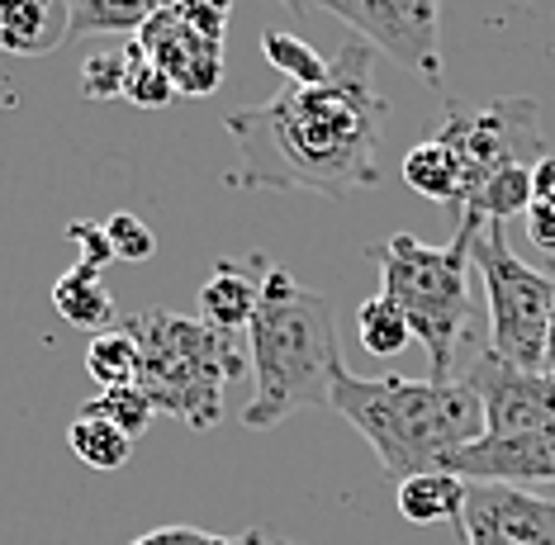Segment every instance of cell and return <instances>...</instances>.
<instances>
[{"label": "cell", "instance_id": "cell-1", "mask_svg": "<svg viewBox=\"0 0 555 545\" xmlns=\"http://www.w3.org/2000/svg\"><path fill=\"white\" fill-rule=\"evenodd\" d=\"M380 119L375 48L351 34L323 86H285L267 105L223 114V129L237 143L229 185L351 199L380 185Z\"/></svg>", "mask_w": 555, "mask_h": 545}, {"label": "cell", "instance_id": "cell-2", "mask_svg": "<svg viewBox=\"0 0 555 545\" xmlns=\"http://www.w3.org/2000/svg\"><path fill=\"white\" fill-rule=\"evenodd\" d=\"M251 399L243 408L247 427H275L289 413L333 408V375L343 371L333 299L295 285L281 265L261 271V303L247 327Z\"/></svg>", "mask_w": 555, "mask_h": 545}, {"label": "cell", "instance_id": "cell-3", "mask_svg": "<svg viewBox=\"0 0 555 545\" xmlns=\"http://www.w3.org/2000/svg\"><path fill=\"white\" fill-rule=\"evenodd\" d=\"M333 408L371 441L395 484L447 470L461 446L485 437V408L465 379H365L343 365L333 375Z\"/></svg>", "mask_w": 555, "mask_h": 545}, {"label": "cell", "instance_id": "cell-4", "mask_svg": "<svg viewBox=\"0 0 555 545\" xmlns=\"http://www.w3.org/2000/svg\"><path fill=\"white\" fill-rule=\"evenodd\" d=\"M485 219L475 209L456 213V237L447 247H427L413 233H395L375 247L380 295L395 299L413 327V341L427 347V379H461V356L475 341V237Z\"/></svg>", "mask_w": 555, "mask_h": 545}, {"label": "cell", "instance_id": "cell-5", "mask_svg": "<svg viewBox=\"0 0 555 545\" xmlns=\"http://www.w3.org/2000/svg\"><path fill=\"white\" fill-rule=\"evenodd\" d=\"M124 333L138 341V389L153 399L157 413L181 417L195 432L219 423L229 385L251 371L237 333H219L205 319L143 309L124 319Z\"/></svg>", "mask_w": 555, "mask_h": 545}, {"label": "cell", "instance_id": "cell-6", "mask_svg": "<svg viewBox=\"0 0 555 545\" xmlns=\"http://www.w3.org/2000/svg\"><path fill=\"white\" fill-rule=\"evenodd\" d=\"M475 275L489 299V351L517 371H546V337L555 313V281L508 247L503 223L475 237Z\"/></svg>", "mask_w": 555, "mask_h": 545}, {"label": "cell", "instance_id": "cell-7", "mask_svg": "<svg viewBox=\"0 0 555 545\" xmlns=\"http://www.w3.org/2000/svg\"><path fill=\"white\" fill-rule=\"evenodd\" d=\"M447 105V124L437 129V138L461 157L465 185L470 199L479 195V185L494 181L508 167H537L546 157V133H541V109L527 95H503L489 100L485 109H461L456 100H441Z\"/></svg>", "mask_w": 555, "mask_h": 545}, {"label": "cell", "instance_id": "cell-8", "mask_svg": "<svg viewBox=\"0 0 555 545\" xmlns=\"http://www.w3.org/2000/svg\"><path fill=\"white\" fill-rule=\"evenodd\" d=\"M295 10H327L357 38L380 48L399 67L418 72L427 91L447 100L441 72V0H289Z\"/></svg>", "mask_w": 555, "mask_h": 545}, {"label": "cell", "instance_id": "cell-9", "mask_svg": "<svg viewBox=\"0 0 555 545\" xmlns=\"http://www.w3.org/2000/svg\"><path fill=\"white\" fill-rule=\"evenodd\" d=\"M461 379L479 394L485 437L555 432V379L546 371H517L485 347Z\"/></svg>", "mask_w": 555, "mask_h": 545}, {"label": "cell", "instance_id": "cell-10", "mask_svg": "<svg viewBox=\"0 0 555 545\" xmlns=\"http://www.w3.org/2000/svg\"><path fill=\"white\" fill-rule=\"evenodd\" d=\"M461 531L465 545H555V498L517 484H470Z\"/></svg>", "mask_w": 555, "mask_h": 545}, {"label": "cell", "instance_id": "cell-11", "mask_svg": "<svg viewBox=\"0 0 555 545\" xmlns=\"http://www.w3.org/2000/svg\"><path fill=\"white\" fill-rule=\"evenodd\" d=\"M133 43L147 62H157V67L171 76L176 95L199 100L223 81V43H214V38L191 29L176 10H157V15L138 29Z\"/></svg>", "mask_w": 555, "mask_h": 545}, {"label": "cell", "instance_id": "cell-12", "mask_svg": "<svg viewBox=\"0 0 555 545\" xmlns=\"http://www.w3.org/2000/svg\"><path fill=\"white\" fill-rule=\"evenodd\" d=\"M465 484H555V432L479 437L447 460Z\"/></svg>", "mask_w": 555, "mask_h": 545}, {"label": "cell", "instance_id": "cell-13", "mask_svg": "<svg viewBox=\"0 0 555 545\" xmlns=\"http://www.w3.org/2000/svg\"><path fill=\"white\" fill-rule=\"evenodd\" d=\"M72 38L67 0H0V53L48 57Z\"/></svg>", "mask_w": 555, "mask_h": 545}, {"label": "cell", "instance_id": "cell-14", "mask_svg": "<svg viewBox=\"0 0 555 545\" xmlns=\"http://www.w3.org/2000/svg\"><path fill=\"white\" fill-rule=\"evenodd\" d=\"M261 271H267V257H251V265L243 261H219L209 271V281L199 285V319L219 333H237V327H251L261 303Z\"/></svg>", "mask_w": 555, "mask_h": 545}, {"label": "cell", "instance_id": "cell-15", "mask_svg": "<svg viewBox=\"0 0 555 545\" xmlns=\"http://www.w3.org/2000/svg\"><path fill=\"white\" fill-rule=\"evenodd\" d=\"M403 185L418 190L433 205H451V209L470 205V185H465L461 157L441 143V138H423L418 147H409V157H403Z\"/></svg>", "mask_w": 555, "mask_h": 545}, {"label": "cell", "instance_id": "cell-16", "mask_svg": "<svg viewBox=\"0 0 555 545\" xmlns=\"http://www.w3.org/2000/svg\"><path fill=\"white\" fill-rule=\"evenodd\" d=\"M53 309L62 313V323L81 327V333H109V323H119V309L109 299V289L100 285V271L91 265H72L53 281Z\"/></svg>", "mask_w": 555, "mask_h": 545}, {"label": "cell", "instance_id": "cell-17", "mask_svg": "<svg viewBox=\"0 0 555 545\" xmlns=\"http://www.w3.org/2000/svg\"><path fill=\"white\" fill-rule=\"evenodd\" d=\"M465 479L451 475V470H433V475H413L403 479L395 503L403 512V522H418V527H433V522H461V508H465Z\"/></svg>", "mask_w": 555, "mask_h": 545}, {"label": "cell", "instance_id": "cell-18", "mask_svg": "<svg viewBox=\"0 0 555 545\" xmlns=\"http://www.w3.org/2000/svg\"><path fill=\"white\" fill-rule=\"evenodd\" d=\"M67 446L72 455L86 465V470H100V475H115L124 465L133 460V437H124L115 423H105V417L95 413H77L67 427Z\"/></svg>", "mask_w": 555, "mask_h": 545}, {"label": "cell", "instance_id": "cell-19", "mask_svg": "<svg viewBox=\"0 0 555 545\" xmlns=\"http://www.w3.org/2000/svg\"><path fill=\"white\" fill-rule=\"evenodd\" d=\"M157 0H77L72 5V38L81 34H133L157 15Z\"/></svg>", "mask_w": 555, "mask_h": 545}, {"label": "cell", "instance_id": "cell-20", "mask_svg": "<svg viewBox=\"0 0 555 545\" xmlns=\"http://www.w3.org/2000/svg\"><path fill=\"white\" fill-rule=\"evenodd\" d=\"M261 57H267L289 86H323L327 72H333V62L319 57V48L305 43V38H295V34H285V29L261 34Z\"/></svg>", "mask_w": 555, "mask_h": 545}, {"label": "cell", "instance_id": "cell-21", "mask_svg": "<svg viewBox=\"0 0 555 545\" xmlns=\"http://www.w3.org/2000/svg\"><path fill=\"white\" fill-rule=\"evenodd\" d=\"M357 337H361V347L371 351V356L389 361L413 341V327H409V319H403V309L395 299L375 295V299H365L357 309Z\"/></svg>", "mask_w": 555, "mask_h": 545}, {"label": "cell", "instance_id": "cell-22", "mask_svg": "<svg viewBox=\"0 0 555 545\" xmlns=\"http://www.w3.org/2000/svg\"><path fill=\"white\" fill-rule=\"evenodd\" d=\"M532 205H537L532 167H508V171H499L494 181L479 185V195L465 209H475L485 223H503V219H517V213H527Z\"/></svg>", "mask_w": 555, "mask_h": 545}, {"label": "cell", "instance_id": "cell-23", "mask_svg": "<svg viewBox=\"0 0 555 545\" xmlns=\"http://www.w3.org/2000/svg\"><path fill=\"white\" fill-rule=\"evenodd\" d=\"M86 371L100 389H124V385H138V341L124 333V327H109L91 341L86 351Z\"/></svg>", "mask_w": 555, "mask_h": 545}, {"label": "cell", "instance_id": "cell-24", "mask_svg": "<svg viewBox=\"0 0 555 545\" xmlns=\"http://www.w3.org/2000/svg\"><path fill=\"white\" fill-rule=\"evenodd\" d=\"M86 413H95V417H105V423H115L124 437H143L147 427L157 423V408H153V399L143 394L138 385H124V389H100L95 399H86Z\"/></svg>", "mask_w": 555, "mask_h": 545}, {"label": "cell", "instance_id": "cell-25", "mask_svg": "<svg viewBox=\"0 0 555 545\" xmlns=\"http://www.w3.org/2000/svg\"><path fill=\"white\" fill-rule=\"evenodd\" d=\"M133 53L138 48H109V53L86 57L81 67V95L86 100H124V81L133 72Z\"/></svg>", "mask_w": 555, "mask_h": 545}, {"label": "cell", "instance_id": "cell-26", "mask_svg": "<svg viewBox=\"0 0 555 545\" xmlns=\"http://www.w3.org/2000/svg\"><path fill=\"white\" fill-rule=\"evenodd\" d=\"M124 100L138 105V109H167L171 100H181V95H176L171 76L162 72L157 62H147L143 53H133V72H129V81H124Z\"/></svg>", "mask_w": 555, "mask_h": 545}, {"label": "cell", "instance_id": "cell-27", "mask_svg": "<svg viewBox=\"0 0 555 545\" xmlns=\"http://www.w3.org/2000/svg\"><path fill=\"white\" fill-rule=\"evenodd\" d=\"M105 233H109V247H115V261H147L157 251L153 228L138 219V213H129V209H119L115 219L105 223Z\"/></svg>", "mask_w": 555, "mask_h": 545}, {"label": "cell", "instance_id": "cell-28", "mask_svg": "<svg viewBox=\"0 0 555 545\" xmlns=\"http://www.w3.org/2000/svg\"><path fill=\"white\" fill-rule=\"evenodd\" d=\"M229 10H233V0H181V5H176V15L191 24V29H199L205 38H214V43H223Z\"/></svg>", "mask_w": 555, "mask_h": 545}, {"label": "cell", "instance_id": "cell-29", "mask_svg": "<svg viewBox=\"0 0 555 545\" xmlns=\"http://www.w3.org/2000/svg\"><path fill=\"white\" fill-rule=\"evenodd\" d=\"M67 237L81 247V265H91V271H105L109 261H115V247H109V233L105 223H67Z\"/></svg>", "mask_w": 555, "mask_h": 545}, {"label": "cell", "instance_id": "cell-30", "mask_svg": "<svg viewBox=\"0 0 555 545\" xmlns=\"http://www.w3.org/2000/svg\"><path fill=\"white\" fill-rule=\"evenodd\" d=\"M527 223V237H532L537 251H546V257H555V205H532L522 213Z\"/></svg>", "mask_w": 555, "mask_h": 545}, {"label": "cell", "instance_id": "cell-31", "mask_svg": "<svg viewBox=\"0 0 555 545\" xmlns=\"http://www.w3.org/2000/svg\"><path fill=\"white\" fill-rule=\"evenodd\" d=\"M133 545H229V541H214L195 527H162V531H147V536L133 541Z\"/></svg>", "mask_w": 555, "mask_h": 545}, {"label": "cell", "instance_id": "cell-32", "mask_svg": "<svg viewBox=\"0 0 555 545\" xmlns=\"http://www.w3.org/2000/svg\"><path fill=\"white\" fill-rule=\"evenodd\" d=\"M532 190H537V205H555V157H546L532 167Z\"/></svg>", "mask_w": 555, "mask_h": 545}]
</instances>
